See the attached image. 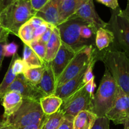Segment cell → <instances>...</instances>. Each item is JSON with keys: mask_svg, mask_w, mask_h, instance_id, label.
Masks as SVG:
<instances>
[{"mask_svg": "<svg viewBox=\"0 0 129 129\" xmlns=\"http://www.w3.org/2000/svg\"><path fill=\"white\" fill-rule=\"evenodd\" d=\"M28 22L30 24H31L32 26L34 28V29H36L37 28H38L40 25H42L43 23H44L46 21L43 19H42L41 18L34 16Z\"/></svg>", "mask_w": 129, "mask_h": 129, "instance_id": "obj_36", "label": "cell"}, {"mask_svg": "<svg viewBox=\"0 0 129 129\" xmlns=\"http://www.w3.org/2000/svg\"><path fill=\"white\" fill-rule=\"evenodd\" d=\"M72 16L79 18L97 30L106 28L107 23L104 22L96 12L93 0H89L83 4Z\"/></svg>", "mask_w": 129, "mask_h": 129, "instance_id": "obj_11", "label": "cell"}, {"mask_svg": "<svg viewBox=\"0 0 129 129\" xmlns=\"http://www.w3.org/2000/svg\"><path fill=\"white\" fill-rule=\"evenodd\" d=\"M86 24L87 23L79 18L72 16L57 26L61 41L69 45L76 52L85 47L92 45L90 40L83 39L80 35L81 28Z\"/></svg>", "mask_w": 129, "mask_h": 129, "instance_id": "obj_6", "label": "cell"}, {"mask_svg": "<svg viewBox=\"0 0 129 129\" xmlns=\"http://www.w3.org/2000/svg\"><path fill=\"white\" fill-rule=\"evenodd\" d=\"M29 46L40 58V60L44 62L46 54V44H44L39 40H33Z\"/></svg>", "mask_w": 129, "mask_h": 129, "instance_id": "obj_28", "label": "cell"}, {"mask_svg": "<svg viewBox=\"0 0 129 129\" xmlns=\"http://www.w3.org/2000/svg\"><path fill=\"white\" fill-rule=\"evenodd\" d=\"M34 28L29 22L24 24L20 28L18 37L24 44L29 45L34 40Z\"/></svg>", "mask_w": 129, "mask_h": 129, "instance_id": "obj_25", "label": "cell"}, {"mask_svg": "<svg viewBox=\"0 0 129 129\" xmlns=\"http://www.w3.org/2000/svg\"><path fill=\"white\" fill-rule=\"evenodd\" d=\"M44 71V66L37 68H29L24 73V76L28 81L37 85L40 82Z\"/></svg>", "mask_w": 129, "mask_h": 129, "instance_id": "obj_26", "label": "cell"}, {"mask_svg": "<svg viewBox=\"0 0 129 129\" xmlns=\"http://www.w3.org/2000/svg\"><path fill=\"white\" fill-rule=\"evenodd\" d=\"M12 69L14 74H16V76L19 74H24L27 69L29 68L25 62L23 60V59L18 56L17 53L12 57Z\"/></svg>", "mask_w": 129, "mask_h": 129, "instance_id": "obj_27", "label": "cell"}, {"mask_svg": "<svg viewBox=\"0 0 129 129\" xmlns=\"http://www.w3.org/2000/svg\"><path fill=\"white\" fill-rule=\"evenodd\" d=\"M121 8L111 10V15L106 28L113 33L114 41L109 48L125 53L129 57V20L120 14Z\"/></svg>", "mask_w": 129, "mask_h": 129, "instance_id": "obj_5", "label": "cell"}, {"mask_svg": "<svg viewBox=\"0 0 129 129\" xmlns=\"http://www.w3.org/2000/svg\"><path fill=\"white\" fill-rule=\"evenodd\" d=\"M75 54L76 52L73 49L62 42L56 55L53 60L50 62L56 81L67 66L74 57Z\"/></svg>", "mask_w": 129, "mask_h": 129, "instance_id": "obj_12", "label": "cell"}, {"mask_svg": "<svg viewBox=\"0 0 129 129\" xmlns=\"http://www.w3.org/2000/svg\"><path fill=\"white\" fill-rule=\"evenodd\" d=\"M118 88L116 81L106 69L98 89L94 95L91 112L97 117H106V113L113 105L117 95Z\"/></svg>", "mask_w": 129, "mask_h": 129, "instance_id": "obj_3", "label": "cell"}, {"mask_svg": "<svg viewBox=\"0 0 129 129\" xmlns=\"http://www.w3.org/2000/svg\"><path fill=\"white\" fill-rule=\"evenodd\" d=\"M89 0H64L59 6V25L68 20Z\"/></svg>", "mask_w": 129, "mask_h": 129, "instance_id": "obj_17", "label": "cell"}, {"mask_svg": "<svg viewBox=\"0 0 129 129\" xmlns=\"http://www.w3.org/2000/svg\"><path fill=\"white\" fill-rule=\"evenodd\" d=\"M64 118V114L59 110L50 115H46L42 129H58Z\"/></svg>", "mask_w": 129, "mask_h": 129, "instance_id": "obj_23", "label": "cell"}, {"mask_svg": "<svg viewBox=\"0 0 129 129\" xmlns=\"http://www.w3.org/2000/svg\"><path fill=\"white\" fill-rule=\"evenodd\" d=\"M39 102L24 99L22 105L15 113L3 118L4 124L13 129H23L27 126L39 123L44 118Z\"/></svg>", "mask_w": 129, "mask_h": 129, "instance_id": "obj_4", "label": "cell"}, {"mask_svg": "<svg viewBox=\"0 0 129 129\" xmlns=\"http://www.w3.org/2000/svg\"><path fill=\"white\" fill-rule=\"evenodd\" d=\"M92 101V97L87 91L84 84L77 91L63 100L59 110L64 114L65 118L73 120L82 111H91Z\"/></svg>", "mask_w": 129, "mask_h": 129, "instance_id": "obj_7", "label": "cell"}, {"mask_svg": "<svg viewBox=\"0 0 129 129\" xmlns=\"http://www.w3.org/2000/svg\"><path fill=\"white\" fill-rule=\"evenodd\" d=\"M45 118H46V116H45ZM45 118H44V119L41 121V122H39V123H35V124L30 125H29V126H27V127H25V128H24L23 129H42V128L43 124H44Z\"/></svg>", "mask_w": 129, "mask_h": 129, "instance_id": "obj_42", "label": "cell"}, {"mask_svg": "<svg viewBox=\"0 0 129 129\" xmlns=\"http://www.w3.org/2000/svg\"><path fill=\"white\" fill-rule=\"evenodd\" d=\"M96 34V31L92 26L89 24H86L82 26L80 29V35L82 38L86 39V40H90L94 34Z\"/></svg>", "mask_w": 129, "mask_h": 129, "instance_id": "obj_30", "label": "cell"}, {"mask_svg": "<svg viewBox=\"0 0 129 129\" xmlns=\"http://www.w3.org/2000/svg\"><path fill=\"white\" fill-rule=\"evenodd\" d=\"M1 129H13V128H11V127H10L9 125H7L4 124V126L2 127V128H1Z\"/></svg>", "mask_w": 129, "mask_h": 129, "instance_id": "obj_45", "label": "cell"}, {"mask_svg": "<svg viewBox=\"0 0 129 129\" xmlns=\"http://www.w3.org/2000/svg\"><path fill=\"white\" fill-rule=\"evenodd\" d=\"M88 64L85 66L76 76L63 84V85L57 87L54 94L63 100L73 94V93L77 91L82 86L84 85L83 83V76L87 70Z\"/></svg>", "mask_w": 129, "mask_h": 129, "instance_id": "obj_13", "label": "cell"}, {"mask_svg": "<svg viewBox=\"0 0 129 129\" xmlns=\"http://www.w3.org/2000/svg\"><path fill=\"white\" fill-rule=\"evenodd\" d=\"M114 36L113 33L106 28H101L96 31L95 44L96 49L99 51L106 49L113 44Z\"/></svg>", "mask_w": 129, "mask_h": 129, "instance_id": "obj_21", "label": "cell"}, {"mask_svg": "<svg viewBox=\"0 0 129 129\" xmlns=\"http://www.w3.org/2000/svg\"><path fill=\"white\" fill-rule=\"evenodd\" d=\"M58 129H73V120L65 118Z\"/></svg>", "mask_w": 129, "mask_h": 129, "instance_id": "obj_38", "label": "cell"}, {"mask_svg": "<svg viewBox=\"0 0 129 129\" xmlns=\"http://www.w3.org/2000/svg\"><path fill=\"white\" fill-rule=\"evenodd\" d=\"M120 14L129 20V0H127V5L126 8L124 10H120Z\"/></svg>", "mask_w": 129, "mask_h": 129, "instance_id": "obj_43", "label": "cell"}, {"mask_svg": "<svg viewBox=\"0 0 129 129\" xmlns=\"http://www.w3.org/2000/svg\"><path fill=\"white\" fill-rule=\"evenodd\" d=\"M23 97L15 91H8L1 98V104L4 112L3 118H6L16 112L23 102Z\"/></svg>", "mask_w": 129, "mask_h": 129, "instance_id": "obj_16", "label": "cell"}, {"mask_svg": "<svg viewBox=\"0 0 129 129\" xmlns=\"http://www.w3.org/2000/svg\"><path fill=\"white\" fill-rule=\"evenodd\" d=\"M110 121L106 117H98L92 129H110Z\"/></svg>", "mask_w": 129, "mask_h": 129, "instance_id": "obj_31", "label": "cell"}, {"mask_svg": "<svg viewBox=\"0 0 129 129\" xmlns=\"http://www.w3.org/2000/svg\"><path fill=\"white\" fill-rule=\"evenodd\" d=\"M50 0H30L31 5L34 10L38 11Z\"/></svg>", "mask_w": 129, "mask_h": 129, "instance_id": "obj_35", "label": "cell"}, {"mask_svg": "<svg viewBox=\"0 0 129 129\" xmlns=\"http://www.w3.org/2000/svg\"><path fill=\"white\" fill-rule=\"evenodd\" d=\"M61 42L59 30L57 26H55L53 29L51 38L46 44V54L44 62H50L53 60L59 50Z\"/></svg>", "mask_w": 129, "mask_h": 129, "instance_id": "obj_19", "label": "cell"}, {"mask_svg": "<svg viewBox=\"0 0 129 129\" xmlns=\"http://www.w3.org/2000/svg\"><path fill=\"white\" fill-rule=\"evenodd\" d=\"M39 103L44 115H50L59 111L63 100L55 94H53L43 97L40 100Z\"/></svg>", "mask_w": 129, "mask_h": 129, "instance_id": "obj_20", "label": "cell"}, {"mask_svg": "<svg viewBox=\"0 0 129 129\" xmlns=\"http://www.w3.org/2000/svg\"><path fill=\"white\" fill-rule=\"evenodd\" d=\"M93 49V45H88L76 52L74 57L57 80V87L63 85L76 76L82 69L89 64Z\"/></svg>", "mask_w": 129, "mask_h": 129, "instance_id": "obj_8", "label": "cell"}, {"mask_svg": "<svg viewBox=\"0 0 129 129\" xmlns=\"http://www.w3.org/2000/svg\"><path fill=\"white\" fill-rule=\"evenodd\" d=\"M23 60L25 62L29 68H37L44 66V62L41 60L32 49L28 45L24 44Z\"/></svg>", "mask_w": 129, "mask_h": 129, "instance_id": "obj_22", "label": "cell"}, {"mask_svg": "<svg viewBox=\"0 0 129 129\" xmlns=\"http://www.w3.org/2000/svg\"><path fill=\"white\" fill-rule=\"evenodd\" d=\"M10 33L7 30L3 27L0 23V41H4V40H7L8 35Z\"/></svg>", "mask_w": 129, "mask_h": 129, "instance_id": "obj_39", "label": "cell"}, {"mask_svg": "<svg viewBox=\"0 0 129 129\" xmlns=\"http://www.w3.org/2000/svg\"><path fill=\"white\" fill-rule=\"evenodd\" d=\"M97 60L104 63L118 86L129 96V57L123 52L110 48L99 51L97 49Z\"/></svg>", "mask_w": 129, "mask_h": 129, "instance_id": "obj_1", "label": "cell"}, {"mask_svg": "<svg viewBox=\"0 0 129 129\" xmlns=\"http://www.w3.org/2000/svg\"><path fill=\"white\" fill-rule=\"evenodd\" d=\"M50 23H48L45 22L44 23H43L42 25H40V26H39L38 28H37L36 29H35L34 30V40H39V38L42 35V34L46 31L47 28H48V26Z\"/></svg>", "mask_w": 129, "mask_h": 129, "instance_id": "obj_33", "label": "cell"}, {"mask_svg": "<svg viewBox=\"0 0 129 129\" xmlns=\"http://www.w3.org/2000/svg\"><path fill=\"white\" fill-rule=\"evenodd\" d=\"M95 78H94L93 79L89 81V83H86L85 84V89L87 90V91L91 94V96L92 97V99L94 98V90L95 88L96 87V83L94 81Z\"/></svg>", "mask_w": 129, "mask_h": 129, "instance_id": "obj_37", "label": "cell"}, {"mask_svg": "<svg viewBox=\"0 0 129 129\" xmlns=\"http://www.w3.org/2000/svg\"><path fill=\"white\" fill-rule=\"evenodd\" d=\"M8 91H15L19 93L24 99H29L37 102H39L41 98L46 96L36 85L24 77V74L16 76Z\"/></svg>", "mask_w": 129, "mask_h": 129, "instance_id": "obj_10", "label": "cell"}, {"mask_svg": "<svg viewBox=\"0 0 129 129\" xmlns=\"http://www.w3.org/2000/svg\"><path fill=\"white\" fill-rule=\"evenodd\" d=\"M12 64L13 59H11L7 72L6 73V74L4 77L3 80L0 84V99H1L2 97L5 95V93L7 92L8 88H10L11 84H12L16 77V74H14V73L13 72Z\"/></svg>", "mask_w": 129, "mask_h": 129, "instance_id": "obj_24", "label": "cell"}, {"mask_svg": "<svg viewBox=\"0 0 129 129\" xmlns=\"http://www.w3.org/2000/svg\"><path fill=\"white\" fill-rule=\"evenodd\" d=\"M3 126H4V123L3 122L2 120H0V129H1V128H2Z\"/></svg>", "mask_w": 129, "mask_h": 129, "instance_id": "obj_46", "label": "cell"}, {"mask_svg": "<svg viewBox=\"0 0 129 129\" xmlns=\"http://www.w3.org/2000/svg\"><path fill=\"white\" fill-rule=\"evenodd\" d=\"M61 2V0H50L40 10L37 11L35 16L41 18L48 23L57 26L59 25Z\"/></svg>", "mask_w": 129, "mask_h": 129, "instance_id": "obj_14", "label": "cell"}, {"mask_svg": "<svg viewBox=\"0 0 129 129\" xmlns=\"http://www.w3.org/2000/svg\"><path fill=\"white\" fill-rule=\"evenodd\" d=\"M36 13L30 0H16L0 13V23L10 34L18 37L20 28Z\"/></svg>", "mask_w": 129, "mask_h": 129, "instance_id": "obj_2", "label": "cell"}, {"mask_svg": "<svg viewBox=\"0 0 129 129\" xmlns=\"http://www.w3.org/2000/svg\"><path fill=\"white\" fill-rule=\"evenodd\" d=\"M18 45L15 42L10 43H6L4 46V56L5 57H13L17 52Z\"/></svg>", "mask_w": 129, "mask_h": 129, "instance_id": "obj_29", "label": "cell"}, {"mask_svg": "<svg viewBox=\"0 0 129 129\" xmlns=\"http://www.w3.org/2000/svg\"><path fill=\"white\" fill-rule=\"evenodd\" d=\"M55 26H56L52 25V24H49L48 28H47L46 31L42 34V35L40 38H39V40L41 41L42 42L44 43V44H47L48 42L49 41V39L51 38L52 33H53V29H54V28L55 27Z\"/></svg>", "mask_w": 129, "mask_h": 129, "instance_id": "obj_32", "label": "cell"}, {"mask_svg": "<svg viewBox=\"0 0 129 129\" xmlns=\"http://www.w3.org/2000/svg\"><path fill=\"white\" fill-rule=\"evenodd\" d=\"M124 129H129V120L124 123Z\"/></svg>", "mask_w": 129, "mask_h": 129, "instance_id": "obj_44", "label": "cell"}, {"mask_svg": "<svg viewBox=\"0 0 129 129\" xmlns=\"http://www.w3.org/2000/svg\"><path fill=\"white\" fill-rule=\"evenodd\" d=\"M106 117L115 124H124L129 120V96L118 87L114 104Z\"/></svg>", "mask_w": 129, "mask_h": 129, "instance_id": "obj_9", "label": "cell"}, {"mask_svg": "<svg viewBox=\"0 0 129 129\" xmlns=\"http://www.w3.org/2000/svg\"><path fill=\"white\" fill-rule=\"evenodd\" d=\"M7 43V40H4V41H0V69L2 66L3 60V58L5 57L3 54L4 51V46L5 44Z\"/></svg>", "mask_w": 129, "mask_h": 129, "instance_id": "obj_41", "label": "cell"}, {"mask_svg": "<svg viewBox=\"0 0 129 129\" xmlns=\"http://www.w3.org/2000/svg\"><path fill=\"white\" fill-rule=\"evenodd\" d=\"M97 118L91 111H82L73 118V129H92Z\"/></svg>", "mask_w": 129, "mask_h": 129, "instance_id": "obj_18", "label": "cell"}, {"mask_svg": "<svg viewBox=\"0 0 129 129\" xmlns=\"http://www.w3.org/2000/svg\"><path fill=\"white\" fill-rule=\"evenodd\" d=\"M37 86L46 96L54 94L56 89V79L50 62H44V71Z\"/></svg>", "mask_w": 129, "mask_h": 129, "instance_id": "obj_15", "label": "cell"}, {"mask_svg": "<svg viewBox=\"0 0 129 129\" xmlns=\"http://www.w3.org/2000/svg\"><path fill=\"white\" fill-rule=\"evenodd\" d=\"M16 0H0V13Z\"/></svg>", "mask_w": 129, "mask_h": 129, "instance_id": "obj_40", "label": "cell"}, {"mask_svg": "<svg viewBox=\"0 0 129 129\" xmlns=\"http://www.w3.org/2000/svg\"><path fill=\"white\" fill-rule=\"evenodd\" d=\"M100 3L110 8L111 10H116L119 6L118 0H97Z\"/></svg>", "mask_w": 129, "mask_h": 129, "instance_id": "obj_34", "label": "cell"}]
</instances>
